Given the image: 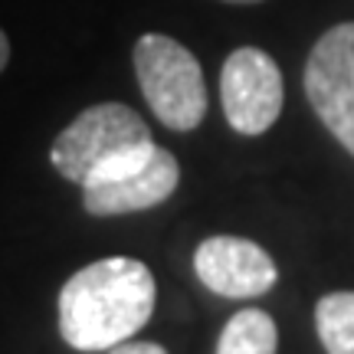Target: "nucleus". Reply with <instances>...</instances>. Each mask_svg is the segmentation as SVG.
Masks as SVG:
<instances>
[{
  "label": "nucleus",
  "mask_w": 354,
  "mask_h": 354,
  "mask_svg": "<svg viewBox=\"0 0 354 354\" xmlns=\"http://www.w3.org/2000/svg\"><path fill=\"white\" fill-rule=\"evenodd\" d=\"M154 312L151 269L109 256L79 269L59 289V335L76 351H109L138 335Z\"/></svg>",
  "instance_id": "f257e3e1"
},
{
  "label": "nucleus",
  "mask_w": 354,
  "mask_h": 354,
  "mask_svg": "<svg viewBox=\"0 0 354 354\" xmlns=\"http://www.w3.org/2000/svg\"><path fill=\"white\" fill-rule=\"evenodd\" d=\"M135 76L158 122L190 131L207 115V86L197 56L177 39L145 33L135 43Z\"/></svg>",
  "instance_id": "f03ea898"
},
{
  "label": "nucleus",
  "mask_w": 354,
  "mask_h": 354,
  "mask_svg": "<svg viewBox=\"0 0 354 354\" xmlns=\"http://www.w3.org/2000/svg\"><path fill=\"white\" fill-rule=\"evenodd\" d=\"M145 145H151L145 118L122 102H102L59 131L50 148V161L66 180L86 184L95 171Z\"/></svg>",
  "instance_id": "7ed1b4c3"
},
{
  "label": "nucleus",
  "mask_w": 354,
  "mask_h": 354,
  "mask_svg": "<svg viewBox=\"0 0 354 354\" xmlns=\"http://www.w3.org/2000/svg\"><path fill=\"white\" fill-rule=\"evenodd\" d=\"M180 184V165L167 148L145 145L138 151L122 154L118 161L82 184V207L92 216H122L138 214L165 203Z\"/></svg>",
  "instance_id": "20e7f679"
},
{
  "label": "nucleus",
  "mask_w": 354,
  "mask_h": 354,
  "mask_svg": "<svg viewBox=\"0 0 354 354\" xmlns=\"http://www.w3.org/2000/svg\"><path fill=\"white\" fill-rule=\"evenodd\" d=\"M305 95L354 158V24H338L318 37L305 63Z\"/></svg>",
  "instance_id": "39448f33"
},
{
  "label": "nucleus",
  "mask_w": 354,
  "mask_h": 354,
  "mask_svg": "<svg viewBox=\"0 0 354 354\" xmlns=\"http://www.w3.org/2000/svg\"><path fill=\"white\" fill-rule=\"evenodd\" d=\"M223 115L240 135H263L282 112V73L259 46H240L220 73Z\"/></svg>",
  "instance_id": "423d86ee"
},
{
  "label": "nucleus",
  "mask_w": 354,
  "mask_h": 354,
  "mask_svg": "<svg viewBox=\"0 0 354 354\" xmlns=\"http://www.w3.org/2000/svg\"><path fill=\"white\" fill-rule=\"evenodd\" d=\"M194 272L223 299H256L276 286L279 269L259 243L243 236H210L194 253Z\"/></svg>",
  "instance_id": "0eeeda50"
},
{
  "label": "nucleus",
  "mask_w": 354,
  "mask_h": 354,
  "mask_svg": "<svg viewBox=\"0 0 354 354\" xmlns=\"http://www.w3.org/2000/svg\"><path fill=\"white\" fill-rule=\"evenodd\" d=\"M279 348V331L276 322L266 315L263 308H243L230 318L220 342H216V354H276Z\"/></svg>",
  "instance_id": "6e6552de"
},
{
  "label": "nucleus",
  "mask_w": 354,
  "mask_h": 354,
  "mask_svg": "<svg viewBox=\"0 0 354 354\" xmlns=\"http://www.w3.org/2000/svg\"><path fill=\"white\" fill-rule=\"evenodd\" d=\"M315 331L325 354H354V292H328L318 299Z\"/></svg>",
  "instance_id": "1a4fd4ad"
},
{
  "label": "nucleus",
  "mask_w": 354,
  "mask_h": 354,
  "mask_svg": "<svg viewBox=\"0 0 354 354\" xmlns=\"http://www.w3.org/2000/svg\"><path fill=\"white\" fill-rule=\"evenodd\" d=\"M105 354H167V351L154 342H122L115 348H109Z\"/></svg>",
  "instance_id": "9d476101"
},
{
  "label": "nucleus",
  "mask_w": 354,
  "mask_h": 354,
  "mask_svg": "<svg viewBox=\"0 0 354 354\" xmlns=\"http://www.w3.org/2000/svg\"><path fill=\"white\" fill-rule=\"evenodd\" d=\"M7 59H10V43H7V37H3V30H0V73H3V66H7Z\"/></svg>",
  "instance_id": "9b49d317"
},
{
  "label": "nucleus",
  "mask_w": 354,
  "mask_h": 354,
  "mask_svg": "<svg viewBox=\"0 0 354 354\" xmlns=\"http://www.w3.org/2000/svg\"><path fill=\"white\" fill-rule=\"evenodd\" d=\"M227 3H263V0H227Z\"/></svg>",
  "instance_id": "f8f14e48"
}]
</instances>
